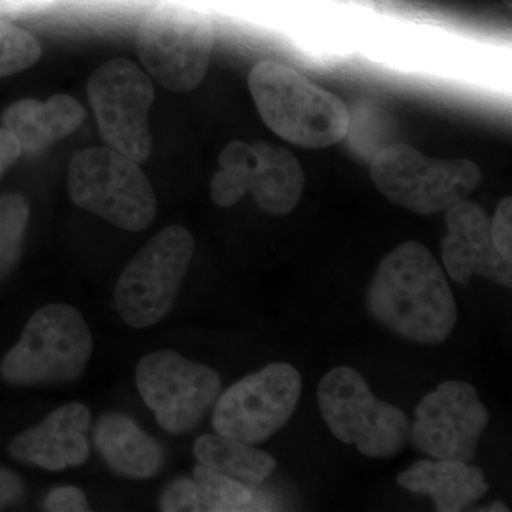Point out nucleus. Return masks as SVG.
Returning a JSON list of instances; mask_svg holds the SVG:
<instances>
[{"label":"nucleus","instance_id":"39448f33","mask_svg":"<svg viewBox=\"0 0 512 512\" xmlns=\"http://www.w3.org/2000/svg\"><path fill=\"white\" fill-rule=\"evenodd\" d=\"M370 177L387 200L419 215L446 211L483 183L474 161L427 157L407 144L382 148L370 164Z\"/></svg>","mask_w":512,"mask_h":512},{"label":"nucleus","instance_id":"412c9836","mask_svg":"<svg viewBox=\"0 0 512 512\" xmlns=\"http://www.w3.org/2000/svg\"><path fill=\"white\" fill-rule=\"evenodd\" d=\"M252 158V144L241 140L231 141L221 151L220 170L212 177L210 185L212 201L218 207H234L248 194Z\"/></svg>","mask_w":512,"mask_h":512},{"label":"nucleus","instance_id":"9b49d317","mask_svg":"<svg viewBox=\"0 0 512 512\" xmlns=\"http://www.w3.org/2000/svg\"><path fill=\"white\" fill-rule=\"evenodd\" d=\"M87 96L107 146L143 163L151 154L148 113L154 87L136 63L113 59L101 64L87 82Z\"/></svg>","mask_w":512,"mask_h":512},{"label":"nucleus","instance_id":"20e7f679","mask_svg":"<svg viewBox=\"0 0 512 512\" xmlns=\"http://www.w3.org/2000/svg\"><path fill=\"white\" fill-rule=\"evenodd\" d=\"M67 187L77 207L124 231H144L156 218L147 175L136 160L109 146L79 151L70 161Z\"/></svg>","mask_w":512,"mask_h":512},{"label":"nucleus","instance_id":"cd10ccee","mask_svg":"<svg viewBox=\"0 0 512 512\" xmlns=\"http://www.w3.org/2000/svg\"><path fill=\"white\" fill-rule=\"evenodd\" d=\"M57 0H0V18H23V16L36 15Z\"/></svg>","mask_w":512,"mask_h":512},{"label":"nucleus","instance_id":"7c9ffc66","mask_svg":"<svg viewBox=\"0 0 512 512\" xmlns=\"http://www.w3.org/2000/svg\"><path fill=\"white\" fill-rule=\"evenodd\" d=\"M379 2L387 3V5H400V3L406 2V0H379Z\"/></svg>","mask_w":512,"mask_h":512},{"label":"nucleus","instance_id":"f8f14e48","mask_svg":"<svg viewBox=\"0 0 512 512\" xmlns=\"http://www.w3.org/2000/svg\"><path fill=\"white\" fill-rule=\"evenodd\" d=\"M410 427L414 446L437 460L468 461L476 457L490 414L476 387L463 380H447L426 394Z\"/></svg>","mask_w":512,"mask_h":512},{"label":"nucleus","instance_id":"f257e3e1","mask_svg":"<svg viewBox=\"0 0 512 512\" xmlns=\"http://www.w3.org/2000/svg\"><path fill=\"white\" fill-rule=\"evenodd\" d=\"M366 306L384 329L420 345H441L456 326L458 309L443 268L426 245L407 241L384 256Z\"/></svg>","mask_w":512,"mask_h":512},{"label":"nucleus","instance_id":"dca6fc26","mask_svg":"<svg viewBox=\"0 0 512 512\" xmlns=\"http://www.w3.org/2000/svg\"><path fill=\"white\" fill-rule=\"evenodd\" d=\"M397 484L410 493L430 495L440 512L463 511L490 490L483 468L454 460L417 461L399 474Z\"/></svg>","mask_w":512,"mask_h":512},{"label":"nucleus","instance_id":"6ab92c4d","mask_svg":"<svg viewBox=\"0 0 512 512\" xmlns=\"http://www.w3.org/2000/svg\"><path fill=\"white\" fill-rule=\"evenodd\" d=\"M194 456L202 466L249 487L264 483L276 468L275 457L271 454L221 434L198 437L194 443Z\"/></svg>","mask_w":512,"mask_h":512},{"label":"nucleus","instance_id":"a878e982","mask_svg":"<svg viewBox=\"0 0 512 512\" xmlns=\"http://www.w3.org/2000/svg\"><path fill=\"white\" fill-rule=\"evenodd\" d=\"M43 510L49 512H86L92 511L87 503L86 495L77 487H57L53 488L46 495L43 501Z\"/></svg>","mask_w":512,"mask_h":512},{"label":"nucleus","instance_id":"c85d7f7f","mask_svg":"<svg viewBox=\"0 0 512 512\" xmlns=\"http://www.w3.org/2000/svg\"><path fill=\"white\" fill-rule=\"evenodd\" d=\"M22 154V147L16 137L5 127L0 128V178L19 160Z\"/></svg>","mask_w":512,"mask_h":512},{"label":"nucleus","instance_id":"393cba45","mask_svg":"<svg viewBox=\"0 0 512 512\" xmlns=\"http://www.w3.org/2000/svg\"><path fill=\"white\" fill-rule=\"evenodd\" d=\"M491 224L494 247L508 262H512V198L505 197L498 204Z\"/></svg>","mask_w":512,"mask_h":512},{"label":"nucleus","instance_id":"4468645a","mask_svg":"<svg viewBox=\"0 0 512 512\" xmlns=\"http://www.w3.org/2000/svg\"><path fill=\"white\" fill-rule=\"evenodd\" d=\"M90 421L92 414L84 404H64L10 441V456L49 471L82 466L90 456L86 437Z\"/></svg>","mask_w":512,"mask_h":512},{"label":"nucleus","instance_id":"0eeeda50","mask_svg":"<svg viewBox=\"0 0 512 512\" xmlns=\"http://www.w3.org/2000/svg\"><path fill=\"white\" fill-rule=\"evenodd\" d=\"M214 28L200 10L158 3L141 20L137 49L147 72L171 92L200 86L210 67Z\"/></svg>","mask_w":512,"mask_h":512},{"label":"nucleus","instance_id":"423d86ee","mask_svg":"<svg viewBox=\"0 0 512 512\" xmlns=\"http://www.w3.org/2000/svg\"><path fill=\"white\" fill-rule=\"evenodd\" d=\"M318 404L333 436L355 444L363 456L392 458L410 436L409 417L377 399L365 377L349 366L329 370L318 386Z\"/></svg>","mask_w":512,"mask_h":512},{"label":"nucleus","instance_id":"c756f323","mask_svg":"<svg viewBox=\"0 0 512 512\" xmlns=\"http://www.w3.org/2000/svg\"><path fill=\"white\" fill-rule=\"evenodd\" d=\"M487 511L490 512H510V508L507 507L504 503H500V501H497V503L491 504V507L488 508Z\"/></svg>","mask_w":512,"mask_h":512},{"label":"nucleus","instance_id":"6e6552de","mask_svg":"<svg viewBox=\"0 0 512 512\" xmlns=\"http://www.w3.org/2000/svg\"><path fill=\"white\" fill-rule=\"evenodd\" d=\"M194 251L191 232L170 225L131 259L114 288V305L124 323L150 328L170 313Z\"/></svg>","mask_w":512,"mask_h":512},{"label":"nucleus","instance_id":"4be33fe9","mask_svg":"<svg viewBox=\"0 0 512 512\" xmlns=\"http://www.w3.org/2000/svg\"><path fill=\"white\" fill-rule=\"evenodd\" d=\"M29 217L30 205L25 195H0V282L18 265Z\"/></svg>","mask_w":512,"mask_h":512},{"label":"nucleus","instance_id":"a211bd4d","mask_svg":"<svg viewBox=\"0 0 512 512\" xmlns=\"http://www.w3.org/2000/svg\"><path fill=\"white\" fill-rule=\"evenodd\" d=\"M94 443L111 470L121 476L150 478L163 467V447L124 414L100 417Z\"/></svg>","mask_w":512,"mask_h":512},{"label":"nucleus","instance_id":"7ed1b4c3","mask_svg":"<svg viewBox=\"0 0 512 512\" xmlns=\"http://www.w3.org/2000/svg\"><path fill=\"white\" fill-rule=\"evenodd\" d=\"M92 355L93 336L82 313L66 303H50L26 323L0 362V376L19 386L74 382Z\"/></svg>","mask_w":512,"mask_h":512},{"label":"nucleus","instance_id":"f03ea898","mask_svg":"<svg viewBox=\"0 0 512 512\" xmlns=\"http://www.w3.org/2000/svg\"><path fill=\"white\" fill-rule=\"evenodd\" d=\"M248 87L266 126L289 143L325 148L348 134V106L293 67L262 60L249 73Z\"/></svg>","mask_w":512,"mask_h":512},{"label":"nucleus","instance_id":"1a4fd4ad","mask_svg":"<svg viewBox=\"0 0 512 512\" xmlns=\"http://www.w3.org/2000/svg\"><path fill=\"white\" fill-rule=\"evenodd\" d=\"M301 393L298 369L289 363H271L218 397L212 426L221 436L256 446L291 420Z\"/></svg>","mask_w":512,"mask_h":512},{"label":"nucleus","instance_id":"2f4dec72","mask_svg":"<svg viewBox=\"0 0 512 512\" xmlns=\"http://www.w3.org/2000/svg\"><path fill=\"white\" fill-rule=\"evenodd\" d=\"M503 3L505 6H507L508 9L512 8L511 0H503Z\"/></svg>","mask_w":512,"mask_h":512},{"label":"nucleus","instance_id":"aec40b11","mask_svg":"<svg viewBox=\"0 0 512 512\" xmlns=\"http://www.w3.org/2000/svg\"><path fill=\"white\" fill-rule=\"evenodd\" d=\"M192 478L200 491L202 511L237 512L272 510L264 495L207 466L194 467Z\"/></svg>","mask_w":512,"mask_h":512},{"label":"nucleus","instance_id":"9d476101","mask_svg":"<svg viewBox=\"0 0 512 512\" xmlns=\"http://www.w3.org/2000/svg\"><path fill=\"white\" fill-rule=\"evenodd\" d=\"M136 383L158 426L171 434L194 430L221 393V377L214 369L170 349L140 359Z\"/></svg>","mask_w":512,"mask_h":512},{"label":"nucleus","instance_id":"ddd939ff","mask_svg":"<svg viewBox=\"0 0 512 512\" xmlns=\"http://www.w3.org/2000/svg\"><path fill=\"white\" fill-rule=\"evenodd\" d=\"M447 235L441 241V259L454 282L468 285L474 276L510 289L511 262L494 247L487 212L476 202L463 200L446 210Z\"/></svg>","mask_w":512,"mask_h":512},{"label":"nucleus","instance_id":"5701e85b","mask_svg":"<svg viewBox=\"0 0 512 512\" xmlns=\"http://www.w3.org/2000/svg\"><path fill=\"white\" fill-rule=\"evenodd\" d=\"M42 56V47L28 30L0 18V77L29 69Z\"/></svg>","mask_w":512,"mask_h":512},{"label":"nucleus","instance_id":"b1692460","mask_svg":"<svg viewBox=\"0 0 512 512\" xmlns=\"http://www.w3.org/2000/svg\"><path fill=\"white\" fill-rule=\"evenodd\" d=\"M160 508L165 512H202L200 491L194 478H180L168 485L161 497Z\"/></svg>","mask_w":512,"mask_h":512},{"label":"nucleus","instance_id":"bb28decb","mask_svg":"<svg viewBox=\"0 0 512 512\" xmlns=\"http://www.w3.org/2000/svg\"><path fill=\"white\" fill-rule=\"evenodd\" d=\"M25 497V483L18 474L0 467V511L18 504Z\"/></svg>","mask_w":512,"mask_h":512},{"label":"nucleus","instance_id":"f3484780","mask_svg":"<svg viewBox=\"0 0 512 512\" xmlns=\"http://www.w3.org/2000/svg\"><path fill=\"white\" fill-rule=\"evenodd\" d=\"M252 150L248 194L268 214L278 217L291 214L305 188V174L298 158L286 148L272 144L254 143Z\"/></svg>","mask_w":512,"mask_h":512},{"label":"nucleus","instance_id":"2eb2a0df","mask_svg":"<svg viewBox=\"0 0 512 512\" xmlns=\"http://www.w3.org/2000/svg\"><path fill=\"white\" fill-rule=\"evenodd\" d=\"M86 119L80 101L55 94L45 101L23 99L10 104L2 116V127L19 141L23 153L36 154L74 133Z\"/></svg>","mask_w":512,"mask_h":512}]
</instances>
